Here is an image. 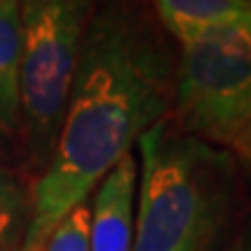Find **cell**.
Wrapping results in <instances>:
<instances>
[{
  "instance_id": "cell-6",
  "label": "cell",
  "mask_w": 251,
  "mask_h": 251,
  "mask_svg": "<svg viewBox=\"0 0 251 251\" xmlns=\"http://www.w3.org/2000/svg\"><path fill=\"white\" fill-rule=\"evenodd\" d=\"M151 9L170 37L251 28V0H151Z\"/></svg>"
},
{
  "instance_id": "cell-8",
  "label": "cell",
  "mask_w": 251,
  "mask_h": 251,
  "mask_svg": "<svg viewBox=\"0 0 251 251\" xmlns=\"http://www.w3.org/2000/svg\"><path fill=\"white\" fill-rule=\"evenodd\" d=\"M30 193L0 168V251H21L30 226Z\"/></svg>"
},
{
  "instance_id": "cell-5",
  "label": "cell",
  "mask_w": 251,
  "mask_h": 251,
  "mask_svg": "<svg viewBox=\"0 0 251 251\" xmlns=\"http://www.w3.org/2000/svg\"><path fill=\"white\" fill-rule=\"evenodd\" d=\"M137 158L128 151L102 177L91 202V251H133Z\"/></svg>"
},
{
  "instance_id": "cell-12",
  "label": "cell",
  "mask_w": 251,
  "mask_h": 251,
  "mask_svg": "<svg viewBox=\"0 0 251 251\" xmlns=\"http://www.w3.org/2000/svg\"><path fill=\"white\" fill-rule=\"evenodd\" d=\"M7 130H5V126H2V124H0V144H2V142H5V140H7Z\"/></svg>"
},
{
  "instance_id": "cell-7",
  "label": "cell",
  "mask_w": 251,
  "mask_h": 251,
  "mask_svg": "<svg viewBox=\"0 0 251 251\" xmlns=\"http://www.w3.org/2000/svg\"><path fill=\"white\" fill-rule=\"evenodd\" d=\"M19 5L0 0V124L9 135L19 130Z\"/></svg>"
},
{
  "instance_id": "cell-9",
  "label": "cell",
  "mask_w": 251,
  "mask_h": 251,
  "mask_svg": "<svg viewBox=\"0 0 251 251\" xmlns=\"http://www.w3.org/2000/svg\"><path fill=\"white\" fill-rule=\"evenodd\" d=\"M91 209L86 202L77 205L49 230L37 251H91Z\"/></svg>"
},
{
  "instance_id": "cell-10",
  "label": "cell",
  "mask_w": 251,
  "mask_h": 251,
  "mask_svg": "<svg viewBox=\"0 0 251 251\" xmlns=\"http://www.w3.org/2000/svg\"><path fill=\"white\" fill-rule=\"evenodd\" d=\"M230 149H233L235 156L240 158V163L251 172V121L247 124V128L240 133V137L235 140V144Z\"/></svg>"
},
{
  "instance_id": "cell-4",
  "label": "cell",
  "mask_w": 251,
  "mask_h": 251,
  "mask_svg": "<svg viewBox=\"0 0 251 251\" xmlns=\"http://www.w3.org/2000/svg\"><path fill=\"white\" fill-rule=\"evenodd\" d=\"M172 102L184 133L233 147L251 121V28L179 40Z\"/></svg>"
},
{
  "instance_id": "cell-2",
  "label": "cell",
  "mask_w": 251,
  "mask_h": 251,
  "mask_svg": "<svg viewBox=\"0 0 251 251\" xmlns=\"http://www.w3.org/2000/svg\"><path fill=\"white\" fill-rule=\"evenodd\" d=\"M140 207L133 251H205L233 214L237 161L170 119L137 137Z\"/></svg>"
},
{
  "instance_id": "cell-1",
  "label": "cell",
  "mask_w": 251,
  "mask_h": 251,
  "mask_svg": "<svg viewBox=\"0 0 251 251\" xmlns=\"http://www.w3.org/2000/svg\"><path fill=\"white\" fill-rule=\"evenodd\" d=\"M158 24L144 0H96L54 151L30 191L21 251H37L49 230L133 151L137 137L165 119L177 54Z\"/></svg>"
},
{
  "instance_id": "cell-3",
  "label": "cell",
  "mask_w": 251,
  "mask_h": 251,
  "mask_svg": "<svg viewBox=\"0 0 251 251\" xmlns=\"http://www.w3.org/2000/svg\"><path fill=\"white\" fill-rule=\"evenodd\" d=\"M17 5L19 130L33 163L45 168L61 130L96 0H17Z\"/></svg>"
},
{
  "instance_id": "cell-11",
  "label": "cell",
  "mask_w": 251,
  "mask_h": 251,
  "mask_svg": "<svg viewBox=\"0 0 251 251\" xmlns=\"http://www.w3.org/2000/svg\"><path fill=\"white\" fill-rule=\"evenodd\" d=\"M237 251H251V233L244 237V242L240 244V249H237Z\"/></svg>"
}]
</instances>
